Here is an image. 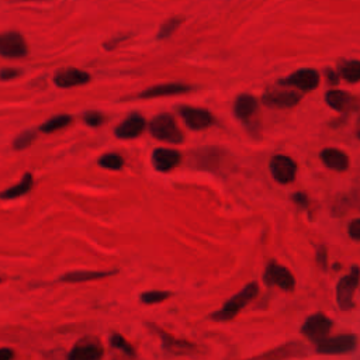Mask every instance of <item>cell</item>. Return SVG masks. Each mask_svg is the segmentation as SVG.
<instances>
[{"instance_id":"11","label":"cell","mask_w":360,"mask_h":360,"mask_svg":"<svg viewBox=\"0 0 360 360\" xmlns=\"http://www.w3.org/2000/svg\"><path fill=\"white\" fill-rule=\"evenodd\" d=\"M91 81H92L91 74L78 68H62L56 70L54 75V84L62 89L84 86V85H88Z\"/></svg>"},{"instance_id":"21","label":"cell","mask_w":360,"mask_h":360,"mask_svg":"<svg viewBox=\"0 0 360 360\" xmlns=\"http://www.w3.org/2000/svg\"><path fill=\"white\" fill-rule=\"evenodd\" d=\"M117 273L118 270H75V272L65 273L59 280L63 283H84V281L106 279Z\"/></svg>"},{"instance_id":"17","label":"cell","mask_w":360,"mask_h":360,"mask_svg":"<svg viewBox=\"0 0 360 360\" xmlns=\"http://www.w3.org/2000/svg\"><path fill=\"white\" fill-rule=\"evenodd\" d=\"M258 100L252 96V95H240L235 99L234 103V114L235 117L242 121V123H248L251 121V118L258 113Z\"/></svg>"},{"instance_id":"35","label":"cell","mask_w":360,"mask_h":360,"mask_svg":"<svg viewBox=\"0 0 360 360\" xmlns=\"http://www.w3.org/2000/svg\"><path fill=\"white\" fill-rule=\"evenodd\" d=\"M317 262L322 266L327 267L328 266V251L325 246H320L318 253H317Z\"/></svg>"},{"instance_id":"25","label":"cell","mask_w":360,"mask_h":360,"mask_svg":"<svg viewBox=\"0 0 360 360\" xmlns=\"http://www.w3.org/2000/svg\"><path fill=\"white\" fill-rule=\"evenodd\" d=\"M341 75L349 84H357L360 79V63L359 61H346L341 66Z\"/></svg>"},{"instance_id":"20","label":"cell","mask_w":360,"mask_h":360,"mask_svg":"<svg viewBox=\"0 0 360 360\" xmlns=\"http://www.w3.org/2000/svg\"><path fill=\"white\" fill-rule=\"evenodd\" d=\"M306 356V347H303L299 343H287L284 346L276 347L272 352H267L265 354H260L258 357H253L251 360H285L295 356Z\"/></svg>"},{"instance_id":"39","label":"cell","mask_w":360,"mask_h":360,"mask_svg":"<svg viewBox=\"0 0 360 360\" xmlns=\"http://www.w3.org/2000/svg\"><path fill=\"white\" fill-rule=\"evenodd\" d=\"M2 281H3V280H2V277H0V283H2Z\"/></svg>"},{"instance_id":"30","label":"cell","mask_w":360,"mask_h":360,"mask_svg":"<svg viewBox=\"0 0 360 360\" xmlns=\"http://www.w3.org/2000/svg\"><path fill=\"white\" fill-rule=\"evenodd\" d=\"M110 345H111V347L124 352V354H127V356H134V353H135L134 346L120 334H113L110 336Z\"/></svg>"},{"instance_id":"29","label":"cell","mask_w":360,"mask_h":360,"mask_svg":"<svg viewBox=\"0 0 360 360\" xmlns=\"http://www.w3.org/2000/svg\"><path fill=\"white\" fill-rule=\"evenodd\" d=\"M183 22H185V17H172V19L166 20V22L161 26V29H159V31H158V38H159V40H165V38L171 37V36L180 27V24H182Z\"/></svg>"},{"instance_id":"12","label":"cell","mask_w":360,"mask_h":360,"mask_svg":"<svg viewBox=\"0 0 360 360\" xmlns=\"http://www.w3.org/2000/svg\"><path fill=\"white\" fill-rule=\"evenodd\" d=\"M179 114L185 120L186 125L193 131H201L214 124V116L207 109L183 106L179 109Z\"/></svg>"},{"instance_id":"34","label":"cell","mask_w":360,"mask_h":360,"mask_svg":"<svg viewBox=\"0 0 360 360\" xmlns=\"http://www.w3.org/2000/svg\"><path fill=\"white\" fill-rule=\"evenodd\" d=\"M292 198H293V201L297 204V205H300V207H307L308 205V196L304 193V191H297V193H295L293 196H292Z\"/></svg>"},{"instance_id":"28","label":"cell","mask_w":360,"mask_h":360,"mask_svg":"<svg viewBox=\"0 0 360 360\" xmlns=\"http://www.w3.org/2000/svg\"><path fill=\"white\" fill-rule=\"evenodd\" d=\"M173 295L171 292H162V290H152V292H143L141 295V302L143 304H148V306H152V304H159V303H164L166 302L169 297H172Z\"/></svg>"},{"instance_id":"7","label":"cell","mask_w":360,"mask_h":360,"mask_svg":"<svg viewBox=\"0 0 360 360\" xmlns=\"http://www.w3.org/2000/svg\"><path fill=\"white\" fill-rule=\"evenodd\" d=\"M104 356L103 345L97 338L86 336L79 339L68 353V360H102Z\"/></svg>"},{"instance_id":"23","label":"cell","mask_w":360,"mask_h":360,"mask_svg":"<svg viewBox=\"0 0 360 360\" xmlns=\"http://www.w3.org/2000/svg\"><path fill=\"white\" fill-rule=\"evenodd\" d=\"M157 332H159V336L162 339V343H164V347L168 350V352H172L175 354H185V353H190L193 349H194V345L190 343V342H186V341H179L176 339L173 335L168 334V332H164L161 329H157Z\"/></svg>"},{"instance_id":"5","label":"cell","mask_w":360,"mask_h":360,"mask_svg":"<svg viewBox=\"0 0 360 360\" xmlns=\"http://www.w3.org/2000/svg\"><path fill=\"white\" fill-rule=\"evenodd\" d=\"M359 285V267L353 266L350 273L343 276L336 284V300L341 310L347 311L354 307L353 297Z\"/></svg>"},{"instance_id":"1","label":"cell","mask_w":360,"mask_h":360,"mask_svg":"<svg viewBox=\"0 0 360 360\" xmlns=\"http://www.w3.org/2000/svg\"><path fill=\"white\" fill-rule=\"evenodd\" d=\"M259 295V285L258 283H249L244 289L233 296L224 306L212 314H210V318L219 322H226L234 320L251 302H253Z\"/></svg>"},{"instance_id":"16","label":"cell","mask_w":360,"mask_h":360,"mask_svg":"<svg viewBox=\"0 0 360 360\" xmlns=\"http://www.w3.org/2000/svg\"><path fill=\"white\" fill-rule=\"evenodd\" d=\"M193 88L190 85L185 84H164V85H157L152 88H148L146 91H142L141 93L136 95L138 99H155V97H165V96H176V95H185L191 92Z\"/></svg>"},{"instance_id":"33","label":"cell","mask_w":360,"mask_h":360,"mask_svg":"<svg viewBox=\"0 0 360 360\" xmlns=\"http://www.w3.org/2000/svg\"><path fill=\"white\" fill-rule=\"evenodd\" d=\"M347 230H349V235L353 241H360V220L359 219H353L349 223Z\"/></svg>"},{"instance_id":"32","label":"cell","mask_w":360,"mask_h":360,"mask_svg":"<svg viewBox=\"0 0 360 360\" xmlns=\"http://www.w3.org/2000/svg\"><path fill=\"white\" fill-rule=\"evenodd\" d=\"M23 75V72L17 68H2L0 69V81L2 82H10Z\"/></svg>"},{"instance_id":"37","label":"cell","mask_w":360,"mask_h":360,"mask_svg":"<svg viewBox=\"0 0 360 360\" xmlns=\"http://www.w3.org/2000/svg\"><path fill=\"white\" fill-rule=\"evenodd\" d=\"M16 353L10 347H0V360H15Z\"/></svg>"},{"instance_id":"13","label":"cell","mask_w":360,"mask_h":360,"mask_svg":"<svg viewBox=\"0 0 360 360\" xmlns=\"http://www.w3.org/2000/svg\"><path fill=\"white\" fill-rule=\"evenodd\" d=\"M147 127V120L142 114L132 111L125 120H123L116 128L114 135L120 139H134L138 138Z\"/></svg>"},{"instance_id":"36","label":"cell","mask_w":360,"mask_h":360,"mask_svg":"<svg viewBox=\"0 0 360 360\" xmlns=\"http://www.w3.org/2000/svg\"><path fill=\"white\" fill-rule=\"evenodd\" d=\"M325 75H327V79H328V82L331 84V85H338L339 84V74L336 70H334V69H325Z\"/></svg>"},{"instance_id":"8","label":"cell","mask_w":360,"mask_h":360,"mask_svg":"<svg viewBox=\"0 0 360 360\" xmlns=\"http://www.w3.org/2000/svg\"><path fill=\"white\" fill-rule=\"evenodd\" d=\"M273 179L280 185H290L297 176V164L293 158L287 155H276L269 164Z\"/></svg>"},{"instance_id":"26","label":"cell","mask_w":360,"mask_h":360,"mask_svg":"<svg viewBox=\"0 0 360 360\" xmlns=\"http://www.w3.org/2000/svg\"><path fill=\"white\" fill-rule=\"evenodd\" d=\"M97 164L109 171H120L124 166V158L116 152H109L104 154L99 158Z\"/></svg>"},{"instance_id":"3","label":"cell","mask_w":360,"mask_h":360,"mask_svg":"<svg viewBox=\"0 0 360 360\" xmlns=\"http://www.w3.org/2000/svg\"><path fill=\"white\" fill-rule=\"evenodd\" d=\"M30 52L27 40L17 31L0 33V56L8 59H22Z\"/></svg>"},{"instance_id":"9","label":"cell","mask_w":360,"mask_h":360,"mask_svg":"<svg viewBox=\"0 0 360 360\" xmlns=\"http://www.w3.org/2000/svg\"><path fill=\"white\" fill-rule=\"evenodd\" d=\"M334 328V321L327 317L324 313H315L306 320L302 327V332L313 342L318 343L320 341L329 336V332Z\"/></svg>"},{"instance_id":"18","label":"cell","mask_w":360,"mask_h":360,"mask_svg":"<svg viewBox=\"0 0 360 360\" xmlns=\"http://www.w3.org/2000/svg\"><path fill=\"white\" fill-rule=\"evenodd\" d=\"M320 158L322 161V164L328 168V169H332V171H338V172H343L349 168L350 165V161H349V157L338 150V148H325L321 151L320 154Z\"/></svg>"},{"instance_id":"6","label":"cell","mask_w":360,"mask_h":360,"mask_svg":"<svg viewBox=\"0 0 360 360\" xmlns=\"http://www.w3.org/2000/svg\"><path fill=\"white\" fill-rule=\"evenodd\" d=\"M357 346V336L354 334H341L327 336L317 343V352L321 354H343L350 353Z\"/></svg>"},{"instance_id":"31","label":"cell","mask_w":360,"mask_h":360,"mask_svg":"<svg viewBox=\"0 0 360 360\" xmlns=\"http://www.w3.org/2000/svg\"><path fill=\"white\" fill-rule=\"evenodd\" d=\"M84 121L86 125L92 128H97L107 121V117L100 111H86L84 114Z\"/></svg>"},{"instance_id":"4","label":"cell","mask_w":360,"mask_h":360,"mask_svg":"<svg viewBox=\"0 0 360 360\" xmlns=\"http://www.w3.org/2000/svg\"><path fill=\"white\" fill-rule=\"evenodd\" d=\"M263 281L266 285L273 287L277 285L279 289L284 292H293L296 285V279L293 273L283 265H279L277 262L272 260L267 263L265 273H263Z\"/></svg>"},{"instance_id":"22","label":"cell","mask_w":360,"mask_h":360,"mask_svg":"<svg viewBox=\"0 0 360 360\" xmlns=\"http://www.w3.org/2000/svg\"><path fill=\"white\" fill-rule=\"evenodd\" d=\"M33 183H34L33 175L31 173H26L23 176V179L17 185H15V186L3 190V191H0V198H2V200L20 198V197L27 194L33 189Z\"/></svg>"},{"instance_id":"10","label":"cell","mask_w":360,"mask_h":360,"mask_svg":"<svg viewBox=\"0 0 360 360\" xmlns=\"http://www.w3.org/2000/svg\"><path fill=\"white\" fill-rule=\"evenodd\" d=\"M280 85L296 88L302 92H311L320 85V74L314 69H299L292 75L279 81Z\"/></svg>"},{"instance_id":"14","label":"cell","mask_w":360,"mask_h":360,"mask_svg":"<svg viewBox=\"0 0 360 360\" xmlns=\"http://www.w3.org/2000/svg\"><path fill=\"white\" fill-rule=\"evenodd\" d=\"M151 162L155 171L161 173H168L176 169L182 162V155L176 150L171 148H157L152 152Z\"/></svg>"},{"instance_id":"38","label":"cell","mask_w":360,"mask_h":360,"mask_svg":"<svg viewBox=\"0 0 360 360\" xmlns=\"http://www.w3.org/2000/svg\"><path fill=\"white\" fill-rule=\"evenodd\" d=\"M10 3H19V2H45V0H8Z\"/></svg>"},{"instance_id":"24","label":"cell","mask_w":360,"mask_h":360,"mask_svg":"<svg viewBox=\"0 0 360 360\" xmlns=\"http://www.w3.org/2000/svg\"><path fill=\"white\" fill-rule=\"evenodd\" d=\"M72 123H74V117H72V116H69V114H58V116L51 117L45 123H42L41 127H40V131L45 132V134H52V132H56V131H59L62 128H66Z\"/></svg>"},{"instance_id":"15","label":"cell","mask_w":360,"mask_h":360,"mask_svg":"<svg viewBox=\"0 0 360 360\" xmlns=\"http://www.w3.org/2000/svg\"><path fill=\"white\" fill-rule=\"evenodd\" d=\"M262 100L272 109H293L302 102V95L295 91H272Z\"/></svg>"},{"instance_id":"27","label":"cell","mask_w":360,"mask_h":360,"mask_svg":"<svg viewBox=\"0 0 360 360\" xmlns=\"http://www.w3.org/2000/svg\"><path fill=\"white\" fill-rule=\"evenodd\" d=\"M37 138V131L34 130H26L22 134H19L15 141H13V150L16 151H23L27 150L31 143L36 141Z\"/></svg>"},{"instance_id":"2","label":"cell","mask_w":360,"mask_h":360,"mask_svg":"<svg viewBox=\"0 0 360 360\" xmlns=\"http://www.w3.org/2000/svg\"><path fill=\"white\" fill-rule=\"evenodd\" d=\"M150 132L158 141L175 143V146L185 141L183 131L179 128L175 117L169 113H162L154 117L150 123Z\"/></svg>"},{"instance_id":"19","label":"cell","mask_w":360,"mask_h":360,"mask_svg":"<svg viewBox=\"0 0 360 360\" xmlns=\"http://www.w3.org/2000/svg\"><path fill=\"white\" fill-rule=\"evenodd\" d=\"M327 104L336 111H353L356 110V99L343 91H329L325 95Z\"/></svg>"}]
</instances>
